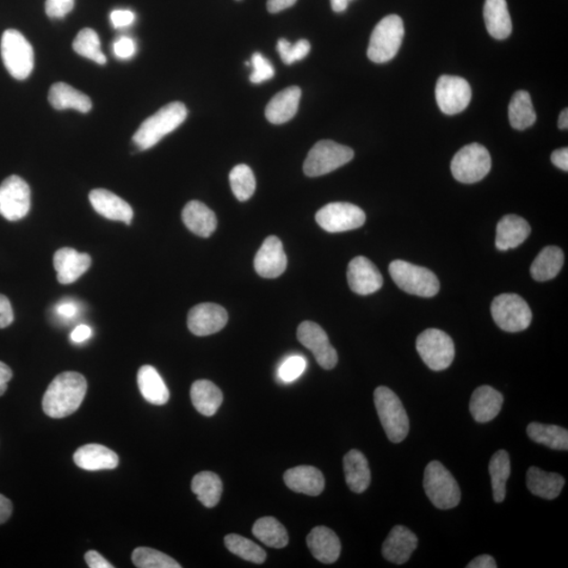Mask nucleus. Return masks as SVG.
Masks as SVG:
<instances>
[{
  "label": "nucleus",
  "mask_w": 568,
  "mask_h": 568,
  "mask_svg": "<svg viewBox=\"0 0 568 568\" xmlns=\"http://www.w3.org/2000/svg\"><path fill=\"white\" fill-rule=\"evenodd\" d=\"M558 127L561 129H567L568 128V110L567 109H564V111H562L559 116Z\"/></svg>",
  "instance_id": "0e129e2a"
},
{
  "label": "nucleus",
  "mask_w": 568,
  "mask_h": 568,
  "mask_svg": "<svg viewBox=\"0 0 568 568\" xmlns=\"http://www.w3.org/2000/svg\"><path fill=\"white\" fill-rule=\"evenodd\" d=\"M277 50L284 64L293 65L306 58L311 52V43L306 40H300L292 45L287 40H278Z\"/></svg>",
  "instance_id": "a18cd8bd"
},
{
  "label": "nucleus",
  "mask_w": 568,
  "mask_h": 568,
  "mask_svg": "<svg viewBox=\"0 0 568 568\" xmlns=\"http://www.w3.org/2000/svg\"><path fill=\"white\" fill-rule=\"evenodd\" d=\"M12 510H13V505H12L10 500L0 495V524L8 521L12 515Z\"/></svg>",
  "instance_id": "680f3d73"
},
{
  "label": "nucleus",
  "mask_w": 568,
  "mask_h": 568,
  "mask_svg": "<svg viewBox=\"0 0 568 568\" xmlns=\"http://www.w3.org/2000/svg\"><path fill=\"white\" fill-rule=\"evenodd\" d=\"M350 2H351V0H331L332 9L336 12V13H342V12L348 9Z\"/></svg>",
  "instance_id": "e2e57ef3"
},
{
  "label": "nucleus",
  "mask_w": 568,
  "mask_h": 568,
  "mask_svg": "<svg viewBox=\"0 0 568 568\" xmlns=\"http://www.w3.org/2000/svg\"><path fill=\"white\" fill-rule=\"evenodd\" d=\"M91 205L102 217L125 222L131 225L133 220V209L120 197L110 192L108 190H93L89 196Z\"/></svg>",
  "instance_id": "aec40b11"
},
{
  "label": "nucleus",
  "mask_w": 568,
  "mask_h": 568,
  "mask_svg": "<svg viewBox=\"0 0 568 568\" xmlns=\"http://www.w3.org/2000/svg\"><path fill=\"white\" fill-rule=\"evenodd\" d=\"M528 489L535 496L546 500L559 497L565 485V480L559 474L548 473L536 466L528 468L527 474Z\"/></svg>",
  "instance_id": "7c9ffc66"
},
{
  "label": "nucleus",
  "mask_w": 568,
  "mask_h": 568,
  "mask_svg": "<svg viewBox=\"0 0 568 568\" xmlns=\"http://www.w3.org/2000/svg\"><path fill=\"white\" fill-rule=\"evenodd\" d=\"M366 219V213L359 207L349 202L329 203L316 214L317 224L329 233L355 230L362 226Z\"/></svg>",
  "instance_id": "f8f14e48"
},
{
  "label": "nucleus",
  "mask_w": 568,
  "mask_h": 568,
  "mask_svg": "<svg viewBox=\"0 0 568 568\" xmlns=\"http://www.w3.org/2000/svg\"><path fill=\"white\" fill-rule=\"evenodd\" d=\"M306 361L304 357L292 356L281 364L278 376L283 382H292L304 374Z\"/></svg>",
  "instance_id": "de8ad7c7"
},
{
  "label": "nucleus",
  "mask_w": 568,
  "mask_h": 568,
  "mask_svg": "<svg viewBox=\"0 0 568 568\" xmlns=\"http://www.w3.org/2000/svg\"><path fill=\"white\" fill-rule=\"evenodd\" d=\"M436 101L442 113L459 114L472 101L471 85L465 78L442 75L437 82Z\"/></svg>",
  "instance_id": "4468645a"
},
{
  "label": "nucleus",
  "mask_w": 568,
  "mask_h": 568,
  "mask_svg": "<svg viewBox=\"0 0 568 568\" xmlns=\"http://www.w3.org/2000/svg\"><path fill=\"white\" fill-rule=\"evenodd\" d=\"M354 158V151L333 140H321L308 152L304 164L305 174L319 177L342 168Z\"/></svg>",
  "instance_id": "6e6552de"
},
{
  "label": "nucleus",
  "mask_w": 568,
  "mask_h": 568,
  "mask_svg": "<svg viewBox=\"0 0 568 568\" xmlns=\"http://www.w3.org/2000/svg\"><path fill=\"white\" fill-rule=\"evenodd\" d=\"M527 431L536 443L552 449H568V431L561 426L533 422L528 424Z\"/></svg>",
  "instance_id": "4c0bfd02"
},
{
  "label": "nucleus",
  "mask_w": 568,
  "mask_h": 568,
  "mask_svg": "<svg viewBox=\"0 0 568 568\" xmlns=\"http://www.w3.org/2000/svg\"><path fill=\"white\" fill-rule=\"evenodd\" d=\"M301 98L298 86H289L278 93L265 109V117L273 125H282L293 119L297 113Z\"/></svg>",
  "instance_id": "bb28decb"
},
{
  "label": "nucleus",
  "mask_w": 568,
  "mask_h": 568,
  "mask_svg": "<svg viewBox=\"0 0 568 568\" xmlns=\"http://www.w3.org/2000/svg\"><path fill=\"white\" fill-rule=\"evenodd\" d=\"M416 349L423 362L435 372L447 369L455 358V344L446 332L429 329L417 338Z\"/></svg>",
  "instance_id": "9b49d317"
},
{
  "label": "nucleus",
  "mask_w": 568,
  "mask_h": 568,
  "mask_svg": "<svg viewBox=\"0 0 568 568\" xmlns=\"http://www.w3.org/2000/svg\"><path fill=\"white\" fill-rule=\"evenodd\" d=\"M348 281L351 291L362 296L374 294L384 286V277L379 270L369 259L362 256L350 262Z\"/></svg>",
  "instance_id": "f3484780"
},
{
  "label": "nucleus",
  "mask_w": 568,
  "mask_h": 568,
  "mask_svg": "<svg viewBox=\"0 0 568 568\" xmlns=\"http://www.w3.org/2000/svg\"><path fill=\"white\" fill-rule=\"evenodd\" d=\"M226 547L232 554L255 564H262L267 560V553L256 543L236 534L227 535L225 538Z\"/></svg>",
  "instance_id": "79ce46f5"
},
{
  "label": "nucleus",
  "mask_w": 568,
  "mask_h": 568,
  "mask_svg": "<svg viewBox=\"0 0 568 568\" xmlns=\"http://www.w3.org/2000/svg\"><path fill=\"white\" fill-rule=\"evenodd\" d=\"M113 51L117 58L129 59L136 53V43L129 37L122 36L114 42Z\"/></svg>",
  "instance_id": "8fccbe9b"
},
{
  "label": "nucleus",
  "mask_w": 568,
  "mask_h": 568,
  "mask_svg": "<svg viewBox=\"0 0 568 568\" xmlns=\"http://www.w3.org/2000/svg\"><path fill=\"white\" fill-rule=\"evenodd\" d=\"M484 16L487 32L503 40L511 34L512 23L506 0H485Z\"/></svg>",
  "instance_id": "c756f323"
},
{
  "label": "nucleus",
  "mask_w": 568,
  "mask_h": 568,
  "mask_svg": "<svg viewBox=\"0 0 568 568\" xmlns=\"http://www.w3.org/2000/svg\"><path fill=\"white\" fill-rule=\"evenodd\" d=\"M74 8V0H47L46 13L51 18H64Z\"/></svg>",
  "instance_id": "09e8293b"
},
{
  "label": "nucleus",
  "mask_w": 568,
  "mask_h": 568,
  "mask_svg": "<svg viewBox=\"0 0 568 568\" xmlns=\"http://www.w3.org/2000/svg\"><path fill=\"white\" fill-rule=\"evenodd\" d=\"M493 495L495 502L501 503L506 496V483L510 476V459L506 450H498L490 462Z\"/></svg>",
  "instance_id": "ea45409f"
},
{
  "label": "nucleus",
  "mask_w": 568,
  "mask_h": 568,
  "mask_svg": "<svg viewBox=\"0 0 568 568\" xmlns=\"http://www.w3.org/2000/svg\"><path fill=\"white\" fill-rule=\"evenodd\" d=\"M253 535L271 548H283L288 545L286 528L273 517L259 519L253 527Z\"/></svg>",
  "instance_id": "58836bf2"
},
{
  "label": "nucleus",
  "mask_w": 568,
  "mask_h": 568,
  "mask_svg": "<svg viewBox=\"0 0 568 568\" xmlns=\"http://www.w3.org/2000/svg\"><path fill=\"white\" fill-rule=\"evenodd\" d=\"M133 564L139 568H181L182 565L170 555L150 547L136 548L132 554Z\"/></svg>",
  "instance_id": "c03bdc74"
},
{
  "label": "nucleus",
  "mask_w": 568,
  "mask_h": 568,
  "mask_svg": "<svg viewBox=\"0 0 568 568\" xmlns=\"http://www.w3.org/2000/svg\"><path fill=\"white\" fill-rule=\"evenodd\" d=\"M343 469L345 481L351 492L361 493L368 489L372 476L368 461L359 450L351 449L344 456Z\"/></svg>",
  "instance_id": "c85d7f7f"
},
{
  "label": "nucleus",
  "mask_w": 568,
  "mask_h": 568,
  "mask_svg": "<svg viewBox=\"0 0 568 568\" xmlns=\"http://www.w3.org/2000/svg\"><path fill=\"white\" fill-rule=\"evenodd\" d=\"M73 459L78 467L90 472L114 469L120 463L119 456L101 444H86L79 448Z\"/></svg>",
  "instance_id": "393cba45"
},
{
  "label": "nucleus",
  "mask_w": 568,
  "mask_h": 568,
  "mask_svg": "<svg viewBox=\"0 0 568 568\" xmlns=\"http://www.w3.org/2000/svg\"><path fill=\"white\" fill-rule=\"evenodd\" d=\"M138 382L139 391L147 403L155 405H164L168 403L170 392L155 368L141 367L138 370Z\"/></svg>",
  "instance_id": "2f4dec72"
},
{
  "label": "nucleus",
  "mask_w": 568,
  "mask_h": 568,
  "mask_svg": "<svg viewBox=\"0 0 568 568\" xmlns=\"http://www.w3.org/2000/svg\"><path fill=\"white\" fill-rule=\"evenodd\" d=\"M503 403L504 398L501 393L490 386H483L473 393L469 411L475 422L486 423L499 415Z\"/></svg>",
  "instance_id": "5701e85b"
},
{
  "label": "nucleus",
  "mask_w": 568,
  "mask_h": 568,
  "mask_svg": "<svg viewBox=\"0 0 568 568\" xmlns=\"http://www.w3.org/2000/svg\"><path fill=\"white\" fill-rule=\"evenodd\" d=\"M388 271L397 287L407 294L430 298L439 292V280L429 269L404 261H395Z\"/></svg>",
  "instance_id": "423d86ee"
},
{
  "label": "nucleus",
  "mask_w": 568,
  "mask_h": 568,
  "mask_svg": "<svg viewBox=\"0 0 568 568\" xmlns=\"http://www.w3.org/2000/svg\"><path fill=\"white\" fill-rule=\"evenodd\" d=\"M283 479L289 490L307 496H319L325 486L323 473L314 466H301L289 468L284 474Z\"/></svg>",
  "instance_id": "4be33fe9"
},
{
  "label": "nucleus",
  "mask_w": 568,
  "mask_h": 568,
  "mask_svg": "<svg viewBox=\"0 0 568 568\" xmlns=\"http://www.w3.org/2000/svg\"><path fill=\"white\" fill-rule=\"evenodd\" d=\"M86 564L91 568H113L112 564L102 557L100 553L96 551H90L84 555Z\"/></svg>",
  "instance_id": "864d4df0"
},
{
  "label": "nucleus",
  "mask_w": 568,
  "mask_h": 568,
  "mask_svg": "<svg viewBox=\"0 0 568 568\" xmlns=\"http://www.w3.org/2000/svg\"><path fill=\"white\" fill-rule=\"evenodd\" d=\"M532 228L528 222L517 215H506L499 221L496 248L499 251L516 249L528 238Z\"/></svg>",
  "instance_id": "a878e982"
},
{
  "label": "nucleus",
  "mask_w": 568,
  "mask_h": 568,
  "mask_svg": "<svg viewBox=\"0 0 568 568\" xmlns=\"http://www.w3.org/2000/svg\"><path fill=\"white\" fill-rule=\"evenodd\" d=\"M253 73L250 76L251 83L259 84L271 79L275 75L274 67L262 53H254L251 58Z\"/></svg>",
  "instance_id": "49530a36"
},
{
  "label": "nucleus",
  "mask_w": 568,
  "mask_h": 568,
  "mask_svg": "<svg viewBox=\"0 0 568 568\" xmlns=\"http://www.w3.org/2000/svg\"><path fill=\"white\" fill-rule=\"evenodd\" d=\"M88 384L82 374L65 372L55 377L42 399L46 415L55 419L66 418L82 405Z\"/></svg>",
  "instance_id": "f257e3e1"
},
{
  "label": "nucleus",
  "mask_w": 568,
  "mask_h": 568,
  "mask_svg": "<svg viewBox=\"0 0 568 568\" xmlns=\"http://www.w3.org/2000/svg\"><path fill=\"white\" fill-rule=\"evenodd\" d=\"M227 320V313L221 306L200 304L191 308L188 327L196 336H209L224 329Z\"/></svg>",
  "instance_id": "dca6fc26"
},
{
  "label": "nucleus",
  "mask_w": 568,
  "mask_h": 568,
  "mask_svg": "<svg viewBox=\"0 0 568 568\" xmlns=\"http://www.w3.org/2000/svg\"><path fill=\"white\" fill-rule=\"evenodd\" d=\"M374 403L388 439L403 442L409 435L410 419L397 395L386 386L377 387Z\"/></svg>",
  "instance_id": "7ed1b4c3"
},
{
  "label": "nucleus",
  "mask_w": 568,
  "mask_h": 568,
  "mask_svg": "<svg viewBox=\"0 0 568 568\" xmlns=\"http://www.w3.org/2000/svg\"><path fill=\"white\" fill-rule=\"evenodd\" d=\"M191 399L197 412L203 416L211 417L217 413L224 401V395L213 382L197 380L191 387Z\"/></svg>",
  "instance_id": "72a5a7b5"
},
{
  "label": "nucleus",
  "mask_w": 568,
  "mask_h": 568,
  "mask_svg": "<svg viewBox=\"0 0 568 568\" xmlns=\"http://www.w3.org/2000/svg\"><path fill=\"white\" fill-rule=\"evenodd\" d=\"M491 168L490 153L480 144L463 146L450 164L454 178L462 183H476L483 181L489 174Z\"/></svg>",
  "instance_id": "9d476101"
},
{
  "label": "nucleus",
  "mask_w": 568,
  "mask_h": 568,
  "mask_svg": "<svg viewBox=\"0 0 568 568\" xmlns=\"http://www.w3.org/2000/svg\"><path fill=\"white\" fill-rule=\"evenodd\" d=\"M192 491L206 508L212 509L219 503L224 485L218 475L201 472L192 480Z\"/></svg>",
  "instance_id": "e433bc0d"
},
{
  "label": "nucleus",
  "mask_w": 568,
  "mask_h": 568,
  "mask_svg": "<svg viewBox=\"0 0 568 568\" xmlns=\"http://www.w3.org/2000/svg\"><path fill=\"white\" fill-rule=\"evenodd\" d=\"M564 263V252L558 246H546L536 257L530 267V275L540 282L554 280L560 273Z\"/></svg>",
  "instance_id": "f704fd0d"
},
{
  "label": "nucleus",
  "mask_w": 568,
  "mask_h": 568,
  "mask_svg": "<svg viewBox=\"0 0 568 568\" xmlns=\"http://www.w3.org/2000/svg\"><path fill=\"white\" fill-rule=\"evenodd\" d=\"M308 548L315 558L324 564H334L342 553V543L335 532L329 528L317 527L306 538Z\"/></svg>",
  "instance_id": "b1692460"
},
{
  "label": "nucleus",
  "mask_w": 568,
  "mask_h": 568,
  "mask_svg": "<svg viewBox=\"0 0 568 568\" xmlns=\"http://www.w3.org/2000/svg\"><path fill=\"white\" fill-rule=\"evenodd\" d=\"M5 69L17 80L27 79L34 67V51L31 43L17 30L9 29L0 43Z\"/></svg>",
  "instance_id": "0eeeda50"
},
{
  "label": "nucleus",
  "mask_w": 568,
  "mask_h": 568,
  "mask_svg": "<svg viewBox=\"0 0 568 568\" xmlns=\"http://www.w3.org/2000/svg\"><path fill=\"white\" fill-rule=\"evenodd\" d=\"M426 496L437 509L450 510L460 503L461 491L452 473L439 461H431L424 471Z\"/></svg>",
  "instance_id": "20e7f679"
},
{
  "label": "nucleus",
  "mask_w": 568,
  "mask_h": 568,
  "mask_svg": "<svg viewBox=\"0 0 568 568\" xmlns=\"http://www.w3.org/2000/svg\"><path fill=\"white\" fill-rule=\"evenodd\" d=\"M77 312V305L75 304V302H73L71 300H65L63 302H60V304L57 306V313L59 315L60 317L66 319L75 317Z\"/></svg>",
  "instance_id": "5fc2aeb1"
},
{
  "label": "nucleus",
  "mask_w": 568,
  "mask_h": 568,
  "mask_svg": "<svg viewBox=\"0 0 568 568\" xmlns=\"http://www.w3.org/2000/svg\"><path fill=\"white\" fill-rule=\"evenodd\" d=\"M552 163L562 171H568V149L567 147H562V149L555 150L552 154Z\"/></svg>",
  "instance_id": "4d7b16f0"
},
{
  "label": "nucleus",
  "mask_w": 568,
  "mask_h": 568,
  "mask_svg": "<svg viewBox=\"0 0 568 568\" xmlns=\"http://www.w3.org/2000/svg\"><path fill=\"white\" fill-rule=\"evenodd\" d=\"M110 18L116 29L129 27L135 22V14L129 10H114Z\"/></svg>",
  "instance_id": "3c124183"
},
{
  "label": "nucleus",
  "mask_w": 568,
  "mask_h": 568,
  "mask_svg": "<svg viewBox=\"0 0 568 568\" xmlns=\"http://www.w3.org/2000/svg\"><path fill=\"white\" fill-rule=\"evenodd\" d=\"M91 257L71 248L58 250L54 255V268L61 284H71L82 277L91 267Z\"/></svg>",
  "instance_id": "412c9836"
},
{
  "label": "nucleus",
  "mask_w": 568,
  "mask_h": 568,
  "mask_svg": "<svg viewBox=\"0 0 568 568\" xmlns=\"http://www.w3.org/2000/svg\"><path fill=\"white\" fill-rule=\"evenodd\" d=\"M13 377V373H12V369L7 366V364L0 361V396L7 392L8 382Z\"/></svg>",
  "instance_id": "bf43d9fd"
},
{
  "label": "nucleus",
  "mask_w": 568,
  "mask_h": 568,
  "mask_svg": "<svg viewBox=\"0 0 568 568\" xmlns=\"http://www.w3.org/2000/svg\"><path fill=\"white\" fill-rule=\"evenodd\" d=\"M100 36L94 30L85 28L77 34L73 49L80 57L95 61L98 65H106L107 58L102 51Z\"/></svg>",
  "instance_id": "a19ab883"
},
{
  "label": "nucleus",
  "mask_w": 568,
  "mask_h": 568,
  "mask_svg": "<svg viewBox=\"0 0 568 568\" xmlns=\"http://www.w3.org/2000/svg\"><path fill=\"white\" fill-rule=\"evenodd\" d=\"M467 568H497L495 559L489 555H478L466 565Z\"/></svg>",
  "instance_id": "6e6d98bb"
},
{
  "label": "nucleus",
  "mask_w": 568,
  "mask_h": 568,
  "mask_svg": "<svg viewBox=\"0 0 568 568\" xmlns=\"http://www.w3.org/2000/svg\"><path fill=\"white\" fill-rule=\"evenodd\" d=\"M31 208L29 184L20 176L12 175L0 184V215L9 221L21 220Z\"/></svg>",
  "instance_id": "ddd939ff"
},
{
  "label": "nucleus",
  "mask_w": 568,
  "mask_h": 568,
  "mask_svg": "<svg viewBox=\"0 0 568 568\" xmlns=\"http://www.w3.org/2000/svg\"><path fill=\"white\" fill-rule=\"evenodd\" d=\"M287 265L288 259L281 240L276 236L265 239L254 259L257 274L273 280L284 273Z\"/></svg>",
  "instance_id": "a211bd4d"
},
{
  "label": "nucleus",
  "mask_w": 568,
  "mask_h": 568,
  "mask_svg": "<svg viewBox=\"0 0 568 568\" xmlns=\"http://www.w3.org/2000/svg\"><path fill=\"white\" fill-rule=\"evenodd\" d=\"M182 221L191 232L202 238L211 236L217 227V217L212 209L197 200L190 201L184 207Z\"/></svg>",
  "instance_id": "cd10ccee"
},
{
  "label": "nucleus",
  "mask_w": 568,
  "mask_h": 568,
  "mask_svg": "<svg viewBox=\"0 0 568 568\" xmlns=\"http://www.w3.org/2000/svg\"><path fill=\"white\" fill-rule=\"evenodd\" d=\"M417 546V536L404 526H396L382 545V555L388 562L401 565L410 560Z\"/></svg>",
  "instance_id": "6ab92c4d"
},
{
  "label": "nucleus",
  "mask_w": 568,
  "mask_h": 568,
  "mask_svg": "<svg viewBox=\"0 0 568 568\" xmlns=\"http://www.w3.org/2000/svg\"><path fill=\"white\" fill-rule=\"evenodd\" d=\"M404 24L398 15L380 21L370 35L368 58L375 64H386L396 57L404 37Z\"/></svg>",
  "instance_id": "39448f33"
},
{
  "label": "nucleus",
  "mask_w": 568,
  "mask_h": 568,
  "mask_svg": "<svg viewBox=\"0 0 568 568\" xmlns=\"http://www.w3.org/2000/svg\"><path fill=\"white\" fill-rule=\"evenodd\" d=\"M14 321L13 308L10 300L0 294V329H5Z\"/></svg>",
  "instance_id": "603ef678"
},
{
  "label": "nucleus",
  "mask_w": 568,
  "mask_h": 568,
  "mask_svg": "<svg viewBox=\"0 0 568 568\" xmlns=\"http://www.w3.org/2000/svg\"><path fill=\"white\" fill-rule=\"evenodd\" d=\"M230 184L235 196L239 201L251 199L256 190L254 173L246 164H238L230 173Z\"/></svg>",
  "instance_id": "37998d69"
},
{
  "label": "nucleus",
  "mask_w": 568,
  "mask_h": 568,
  "mask_svg": "<svg viewBox=\"0 0 568 568\" xmlns=\"http://www.w3.org/2000/svg\"><path fill=\"white\" fill-rule=\"evenodd\" d=\"M509 119L510 126L519 131H524L535 125L537 114L528 92L518 91L512 95L509 106Z\"/></svg>",
  "instance_id": "c9c22d12"
},
{
  "label": "nucleus",
  "mask_w": 568,
  "mask_h": 568,
  "mask_svg": "<svg viewBox=\"0 0 568 568\" xmlns=\"http://www.w3.org/2000/svg\"><path fill=\"white\" fill-rule=\"evenodd\" d=\"M491 312L493 321L505 332H522L532 324L533 314L530 307L517 294L497 296L492 302Z\"/></svg>",
  "instance_id": "1a4fd4ad"
},
{
  "label": "nucleus",
  "mask_w": 568,
  "mask_h": 568,
  "mask_svg": "<svg viewBox=\"0 0 568 568\" xmlns=\"http://www.w3.org/2000/svg\"><path fill=\"white\" fill-rule=\"evenodd\" d=\"M92 336L91 327L88 325H78L71 333V341L74 343H83Z\"/></svg>",
  "instance_id": "13d9d810"
},
{
  "label": "nucleus",
  "mask_w": 568,
  "mask_h": 568,
  "mask_svg": "<svg viewBox=\"0 0 568 568\" xmlns=\"http://www.w3.org/2000/svg\"><path fill=\"white\" fill-rule=\"evenodd\" d=\"M49 102L57 110L74 109L82 113H88L92 109L89 96L64 83H58L51 86L49 92Z\"/></svg>",
  "instance_id": "473e14b6"
},
{
  "label": "nucleus",
  "mask_w": 568,
  "mask_h": 568,
  "mask_svg": "<svg viewBox=\"0 0 568 568\" xmlns=\"http://www.w3.org/2000/svg\"><path fill=\"white\" fill-rule=\"evenodd\" d=\"M188 116V110L182 102H171L142 122L133 136V142L140 151L151 149L164 136L175 131Z\"/></svg>",
  "instance_id": "f03ea898"
},
{
  "label": "nucleus",
  "mask_w": 568,
  "mask_h": 568,
  "mask_svg": "<svg viewBox=\"0 0 568 568\" xmlns=\"http://www.w3.org/2000/svg\"><path fill=\"white\" fill-rule=\"evenodd\" d=\"M297 0H268L267 8L270 13H278V12L293 7Z\"/></svg>",
  "instance_id": "052dcab7"
},
{
  "label": "nucleus",
  "mask_w": 568,
  "mask_h": 568,
  "mask_svg": "<svg viewBox=\"0 0 568 568\" xmlns=\"http://www.w3.org/2000/svg\"><path fill=\"white\" fill-rule=\"evenodd\" d=\"M297 338L302 345L312 351L321 368L332 369L337 366V351L319 324L305 321L298 326Z\"/></svg>",
  "instance_id": "2eb2a0df"
}]
</instances>
